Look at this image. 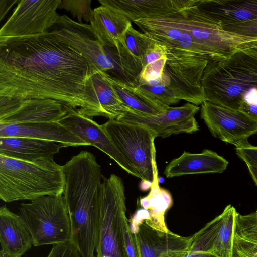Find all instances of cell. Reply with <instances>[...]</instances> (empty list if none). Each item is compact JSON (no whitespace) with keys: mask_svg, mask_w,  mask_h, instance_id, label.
Here are the masks:
<instances>
[{"mask_svg":"<svg viewBox=\"0 0 257 257\" xmlns=\"http://www.w3.org/2000/svg\"><path fill=\"white\" fill-rule=\"evenodd\" d=\"M51 28L50 31L81 53L94 69L106 72L114 68L90 24L75 21L64 14L59 15Z\"/></svg>","mask_w":257,"mask_h":257,"instance_id":"cell-11","label":"cell"},{"mask_svg":"<svg viewBox=\"0 0 257 257\" xmlns=\"http://www.w3.org/2000/svg\"><path fill=\"white\" fill-rule=\"evenodd\" d=\"M197 257H218L217 255L210 253H199Z\"/></svg>","mask_w":257,"mask_h":257,"instance_id":"cell-43","label":"cell"},{"mask_svg":"<svg viewBox=\"0 0 257 257\" xmlns=\"http://www.w3.org/2000/svg\"><path fill=\"white\" fill-rule=\"evenodd\" d=\"M239 111L257 121V105L243 103L240 108Z\"/></svg>","mask_w":257,"mask_h":257,"instance_id":"cell-39","label":"cell"},{"mask_svg":"<svg viewBox=\"0 0 257 257\" xmlns=\"http://www.w3.org/2000/svg\"><path fill=\"white\" fill-rule=\"evenodd\" d=\"M97 71L50 31L0 37V96L51 99L89 117L101 116L88 92Z\"/></svg>","mask_w":257,"mask_h":257,"instance_id":"cell-1","label":"cell"},{"mask_svg":"<svg viewBox=\"0 0 257 257\" xmlns=\"http://www.w3.org/2000/svg\"><path fill=\"white\" fill-rule=\"evenodd\" d=\"M105 72L97 71L92 74L90 94L102 116L118 120L130 111L107 80Z\"/></svg>","mask_w":257,"mask_h":257,"instance_id":"cell-27","label":"cell"},{"mask_svg":"<svg viewBox=\"0 0 257 257\" xmlns=\"http://www.w3.org/2000/svg\"><path fill=\"white\" fill-rule=\"evenodd\" d=\"M231 257H255L248 253L241 251L233 245Z\"/></svg>","mask_w":257,"mask_h":257,"instance_id":"cell-41","label":"cell"},{"mask_svg":"<svg viewBox=\"0 0 257 257\" xmlns=\"http://www.w3.org/2000/svg\"><path fill=\"white\" fill-rule=\"evenodd\" d=\"M166 61L167 56L146 65L136 80L131 83L136 85L148 86L160 84Z\"/></svg>","mask_w":257,"mask_h":257,"instance_id":"cell-29","label":"cell"},{"mask_svg":"<svg viewBox=\"0 0 257 257\" xmlns=\"http://www.w3.org/2000/svg\"><path fill=\"white\" fill-rule=\"evenodd\" d=\"M0 243L1 249L12 257H21L33 245L32 236L22 217L5 205L0 208Z\"/></svg>","mask_w":257,"mask_h":257,"instance_id":"cell-23","label":"cell"},{"mask_svg":"<svg viewBox=\"0 0 257 257\" xmlns=\"http://www.w3.org/2000/svg\"><path fill=\"white\" fill-rule=\"evenodd\" d=\"M125 196L122 179L103 176L99 200L96 257H128L125 244Z\"/></svg>","mask_w":257,"mask_h":257,"instance_id":"cell-4","label":"cell"},{"mask_svg":"<svg viewBox=\"0 0 257 257\" xmlns=\"http://www.w3.org/2000/svg\"><path fill=\"white\" fill-rule=\"evenodd\" d=\"M66 145L53 141L25 137L0 138V155L29 162L54 160Z\"/></svg>","mask_w":257,"mask_h":257,"instance_id":"cell-21","label":"cell"},{"mask_svg":"<svg viewBox=\"0 0 257 257\" xmlns=\"http://www.w3.org/2000/svg\"><path fill=\"white\" fill-rule=\"evenodd\" d=\"M256 212H257V210H256Z\"/></svg>","mask_w":257,"mask_h":257,"instance_id":"cell-46","label":"cell"},{"mask_svg":"<svg viewBox=\"0 0 257 257\" xmlns=\"http://www.w3.org/2000/svg\"><path fill=\"white\" fill-rule=\"evenodd\" d=\"M249 47L255 50H257V41L252 42L249 44Z\"/></svg>","mask_w":257,"mask_h":257,"instance_id":"cell-44","label":"cell"},{"mask_svg":"<svg viewBox=\"0 0 257 257\" xmlns=\"http://www.w3.org/2000/svg\"><path fill=\"white\" fill-rule=\"evenodd\" d=\"M227 31L247 37H257V19L222 26Z\"/></svg>","mask_w":257,"mask_h":257,"instance_id":"cell-33","label":"cell"},{"mask_svg":"<svg viewBox=\"0 0 257 257\" xmlns=\"http://www.w3.org/2000/svg\"><path fill=\"white\" fill-rule=\"evenodd\" d=\"M233 245L241 251L257 257V242L242 239L234 234Z\"/></svg>","mask_w":257,"mask_h":257,"instance_id":"cell-38","label":"cell"},{"mask_svg":"<svg viewBox=\"0 0 257 257\" xmlns=\"http://www.w3.org/2000/svg\"><path fill=\"white\" fill-rule=\"evenodd\" d=\"M63 195L43 196L21 204L19 214L30 231L33 246L71 240L70 219Z\"/></svg>","mask_w":257,"mask_h":257,"instance_id":"cell-5","label":"cell"},{"mask_svg":"<svg viewBox=\"0 0 257 257\" xmlns=\"http://www.w3.org/2000/svg\"><path fill=\"white\" fill-rule=\"evenodd\" d=\"M25 137L53 141L68 146H90L59 122L0 124V138Z\"/></svg>","mask_w":257,"mask_h":257,"instance_id":"cell-18","label":"cell"},{"mask_svg":"<svg viewBox=\"0 0 257 257\" xmlns=\"http://www.w3.org/2000/svg\"><path fill=\"white\" fill-rule=\"evenodd\" d=\"M131 231L136 234L141 257H197L190 253L192 236L184 237L154 229L145 222L130 224Z\"/></svg>","mask_w":257,"mask_h":257,"instance_id":"cell-16","label":"cell"},{"mask_svg":"<svg viewBox=\"0 0 257 257\" xmlns=\"http://www.w3.org/2000/svg\"><path fill=\"white\" fill-rule=\"evenodd\" d=\"M228 165L226 160L210 150L205 149L198 154L184 151L166 166L164 174L167 178H173L189 174L222 173Z\"/></svg>","mask_w":257,"mask_h":257,"instance_id":"cell-22","label":"cell"},{"mask_svg":"<svg viewBox=\"0 0 257 257\" xmlns=\"http://www.w3.org/2000/svg\"><path fill=\"white\" fill-rule=\"evenodd\" d=\"M64 188L63 166L54 160L29 162L0 155V199L3 201L63 195Z\"/></svg>","mask_w":257,"mask_h":257,"instance_id":"cell-3","label":"cell"},{"mask_svg":"<svg viewBox=\"0 0 257 257\" xmlns=\"http://www.w3.org/2000/svg\"><path fill=\"white\" fill-rule=\"evenodd\" d=\"M66 115L59 121L74 134L112 159L127 173L140 179L136 169L127 161L110 140L102 125L80 113L77 109L64 105Z\"/></svg>","mask_w":257,"mask_h":257,"instance_id":"cell-15","label":"cell"},{"mask_svg":"<svg viewBox=\"0 0 257 257\" xmlns=\"http://www.w3.org/2000/svg\"><path fill=\"white\" fill-rule=\"evenodd\" d=\"M166 45L155 40L147 50L143 59V67L167 55Z\"/></svg>","mask_w":257,"mask_h":257,"instance_id":"cell-35","label":"cell"},{"mask_svg":"<svg viewBox=\"0 0 257 257\" xmlns=\"http://www.w3.org/2000/svg\"><path fill=\"white\" fill-rule=\"evenodd\" d=\"M102 126L142 181L151 184L156 162L155 134L143 126L114 119H109Z\"/></svg>","mask_w":257,"mask_h":257,"instance_id":"cell-7","label":"cell"},{"mask_svg":"<svg viewBox=\"0 0 257 257\" xmlns=\"http://www.w3.org/2000/svg\"><path fill=\"white\" fill-rule=\"evenodd\" d=\"M154 171L151 191L140 200L141 206L147 213L144 222L154 229L168 232L170 231L165 222V214L172 205V198L167 190L159 187L156 163L154 165Z\"/></svg>","mask_w":257,"mask_h":257,"instance_id":"cell-28","label":"cell"},{"mask_svg":"<svg viewBox=\"0 0 257 257\" xmlns=\"http://www.w3.org/2000/svg\"><path fill=\"white\" fill-rule=\"evenodd\" d=\"M0 257H12L3 250L0 251Z\"/></svg>","mask_w":257,"mask_h":257,"instance_id":"cell-45","label":"cell"},{"mask_svg":"<svg viewBox=\"0 0 257 257\" xmlns=\"http://www.w3.org/2000/svg\"><path fill=\"white\" fill-rule=\"evenodd\" d=\"M18 0H0V21H2L11 8Z\"/></svg>","mask_w":257,"mask_h":257,"instance_id":"cell-40","label":"cell"},{"mask_svg":"<svg viewBox=\"0 0 257 257\" xmlns=\"http://www.w3.org/2000/svg\"><path fill=\"white\" fill-rule=\"evenodd\" d=\"M67 113L63 104L51 99L0 96V124L59 122Z\"/></svg>","mask_w":257,"mask_h":257,"instance_id":"cell-12","label":"cell"},{"mask_svg":"<svg viewBox=\"0 0 257 257\" xmlns=\"http://www.w3.org/2000/svg\"><path fill=\"white\" fill-rule=\"evenodd\" d=\"M199 109L198 106L187 103L179 107L170 106L165 112L154 116H140L127 112L118 120L143 126L152 131L156 137L164 138L198 131L195 115Z\"/></svg>","mask_w":257,"mask_h":257,"instance_id":"cell-14","label":"cell"},{"mask_svg":"<svg viewBox=\"0 0 257 257\" xmlns=\"http://www.w3.org/2000/svg\"><path fill=\"white\" fill-rule=\"evenodd\" d=\"M138 86L147 91L159 101L167 106H170V105L176 104L180 101L168 87L160 83L154 86Z\"/></svg>","mask_w":257,"mask_h":257,"instance_id":"cell-32","label":"cell"},{"mask_svg":"<svg viewBox=\"0 0 257 257\" xmlns=\"http://www.w3.org/2000/svg\"><path fill=\"white\" fill-rule=\"evenodd\" d=\"M202 85L207 101L239 111L244 96L257 88V50L241 48L225 59L209 62Z\"/></svg>","mask_w":257,"mask_h":257,"instance_id":"cell-2","label":"cell"},{"mask_svg":"<svg viewBox=\"0 0 257 257\" xmlns=\"http://www.w3.org/2000/svg\"><path fill=\"white\" fill-rule=\"evenodd\" d=\"M125 244L128 257H141L139 243L136 234L130 229L128 221L125 229Z\"/></svg>","mask_w":257,"mask_h":257,"instance_id":"cell-37","label":"cell"},{"mask_svg":"<svg viewBox=\"0 0 257 257\" xmlns=\"http://www.w3.org/2000/svg\"><path fill=\"white\" fill-rule=\"evenodd\" d=\"M236 152L247 167L257 168V146L248 143L236 147Z\"/></svg>","mask_w":257,"mask_h":257,"instance_id":"cell-36","label":"cell"},{"mask_svg":"<svg viewBox=\"0 0 257 257\" xmlns=\"http://www.w3.org/2000/svg\"><path fill=\"white\" fill-rule=\"evenodd\" d=\"M105 76L120 100L134 115L144 117L157 115L170 107L138 85L113 77L106 72Z\"/></svg>","mask_w":257,"mask_h":257,"instance_id":"cell-20","label":"cell"},{"mask_svg":"<svg viewBox=\"0 0 257 257\" xmlns=\"http://www.w3.org/2000/svg\"><path fill=\"white\" fill-rule=\"evenodd\" d=\"M91 2V0H61L58 9L69 12L79 23H82V19L90 23L94 18Z\"/></svg>","mask_w":257,"mask_h":257,"instance_id":"cell-31","label":"cell"},{"mask_svg":"<svg viewBox=\"0 0 257 257\" xmlns=\"http://www.w3.org/2000/svg\"><path fill=\"white\" fill-rule=\"evenodd\" d=\"M167 48L160 84L168 87L180 100L202 104L207 101L202 79L209 61L196 54Z\"/></svg>","mask_w":257,"mask_h":257,"instance_id":"cell-8","label":"cell"},{"mask_svg":"<svg viewBox=\"0 0 257 257\" xmlns=\"http://www.w3.org/2000/svg\"><path fill=\"white\" fill-rule=\"evenodd\" d=\"M133 22L142 33L170 48H176L182 34L186 29L183 10L168 15Z\"/></svg>","mask_w":257,"mask_h":257,"instance_id":"cell-25","label":"cell"},{"mask_svg":"<svg viewBox=\"0 0 257 257\" xmlns=\"http://www.w3.org/2000/svg\"><path fill=\"white\" fill-rule=\"evenodd\" d=\"M234 234L242 239L257 242V212L247 215H241L237 213Z\"/></svg>","mask_w":257,"mask_h":257,"instance_id":"cell-30","label":"cell"},{"mask_svg":"<svg viewBox=\"0 0 257 257\" xmlns=\"http://www.w3.org/2000/svg\"><path fill=\"white\" fill-rule=\"evenodd\" d=\"M200 116L214 137L236 147L249 143L257 133V121L245 113L208 101L201 104Z\"/></svg>","mask_w":257,"mask_h":257,"instance_id":"cell-10","label":"cell"},{"mask_svg":"<svg viewBox=\"0 0 257 257\" xmlns=\"http://www.w3.org/2000/svg\"><path fill=\"white\" fill-rule=\"evenodd\" d=\"M47 257H82L77 248L70 240L56 244L53 247Z\"/></svg>","mask_w":257,"mask_h":257,"instance_id":"cell-34","label":"cell"},{"mask_svg":"<svg viewBox=\"0 0 257 257\" xmlns=\"http://www.w3.org/2000/svg\"><path fill=\"white\" fill-rule=\"evenodd\" d=\"M90 23L95 34L103 47L115 48L118 41L132 26V21L113 9L102 5L95 8Z\"/></svg>","mask_w":257,"mask_h":257,"instance_id":"cell-26","label":"cell"},{"mask_svg":"<svg viewBox=\"0 0 257 257\" xmlns=\"http://www.w3.org/2000/svg\"><path fill=\"white\" fill-rule=\"evenodd\" d=\"M124 15L132 22L156 18L181 11L196 4L197 0H99Z\"/></svg>","mask_w":257,"mask_h":257,"instance_id":"cell-17","label":"cell"},{"mask_svg":"<svg viewBox=\"0 0 257 257\" xmlns=\"http://www.w3.org/2000/svg\"><path fill=\"white\" fill-rule=\"evenodd\" d=\"M196 6L222 26L257 19V0H197Z\"/></svg>","mask_w":257,"mask_h":257,"instance_id":"cell-24","label":"cell"},{"mask_svg":"<svg viewBox=\"0 0 257 257\" xmlns=\"http://www.w3.org/2000/svg\"><path fill=\"white\" fill-rule=\"evenodd\" d=\"M237 213L233 206L227 205L221 214L192 235L189 251L231 257Z\"/></svg>","mask_w":257,"mask_h":257,"instance_id":"cell-13","label":"cell"},{"mask_svg":"<svg viewBox=\"0 0 257 257\" xmlns=\"http://www.w3.org/2000/svg\"><path fill=\"white\" fill-rule=\"evenodd\" d=\"M61 0H20L0 30V37H18L41 34L51 28L59 15Z\"/></svg>","mask_w":257,"mask_h":257,"instance_id":"cell-9","label":"cell"},{"mask_svg":"<svg viewBox=\"0 0 257 257\" xmlns=\"http://www.w3.org/2000/svg\"><path fill=\"white\" fill-rule=\"evenodd\" d=\"M154 41L132 25L118 41L115 49L118 65L123 74L131 79L130 82L135 81L141 73L145 54Z\"/></svg>","mask_w":257,"mask_h":257,"instance_id":"cell-19","label":"cell"},{"mask_svg":"<svg viewBox=\"0 0 257 257\" xmlns=\"http://www.w3.org/2000/svg\"><path fill=\"white\" fill-rule=\"evenodd\" d=\"M248 168L252 178L257 186V168L248 167Z\"/></svg>","mask_w":257,"mask_h":257,"instance_id":"cell-42","label":"cell"},{"mask_svg":"<svg viewBox=\"0 0 257 257\" xmlns=\"http://www.w3.org/2000/svg\"><path fill=\"white\" fill-rule=\"evenodd\" d=\"M183 12L187 29L209 62L225 59L238 49L257 41V37L225 30L219 22L199 9L196 4Z\"/></svg>","mask_w":257,"mask_h":257,"instance_id":"cell-6","label":"cell"}]
</instances>
